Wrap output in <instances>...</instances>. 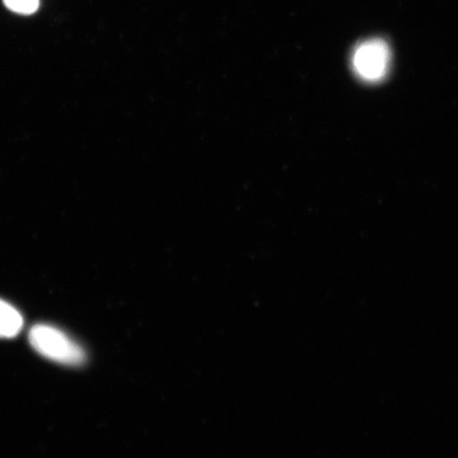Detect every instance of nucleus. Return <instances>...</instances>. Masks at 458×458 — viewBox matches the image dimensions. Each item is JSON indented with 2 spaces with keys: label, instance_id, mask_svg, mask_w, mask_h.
Wrapping results in <instances>:
<instances>
[{
  "label": "nucleus",
  "instance_id": "f257e3e1",
  "mask_svg": "<svg viewBox=\"0 0 458 458\" xmlns=\"http://www.w3.org/2000/svg\"><path fill=\"white\" fill-rule=\"evenodd\" d=\"M32 348L44 358L68 366L84 364V349L68 336L65 332L47 324L33 326L29 332Z\"/></svg>",
  "mask_w": 458,
  "mask_h": 458
},
{
  "label": "nucleus",
  "instance_id": "f03ea898",
  "mask_svg": "<svg viewBox=\"0 0 458 458\" xmlns=\"http://www.w3.org/2000/svg\"><path fill=\"white\" fill-rule=\"evenodd\" d=\"M352 64L354 72L365 82H379L388 72L391 50L382 39H369L359 44L353 50Z\"/></svg>",
  "mask_w": 458,
  "mask_h": 458
},
{
  "label": "nucleus",
  "instance_id": "7ed1b4c3",
  "mask_svg": "<svg viewBox=\"0 0 458 458\" xmlns=\"http://www.w3.org/2000/svg\"><path fill=\"white\" fill-rule=\"evenodd\" d=\"M24 327V318L16 308L0 300V339H13Z\"/></svg>",
  "mask_w": 458,
  "mask_h": 458
},
{
  "label": "nucleus",
  "instance_id": "20e7f679",
  "mask_svg": "<svg viewBox=\"0 0 458 458\" xmlns=\"http://www.w3.org/2000/svg\"><path fill=\"white\" fill-rule=\"evenodd\" d=\"M8 10L21 15H32L39 8V0H4Z\"/></svg>",
  "mask_w": 458,
  "mask_h": 458
}]
</instances>
